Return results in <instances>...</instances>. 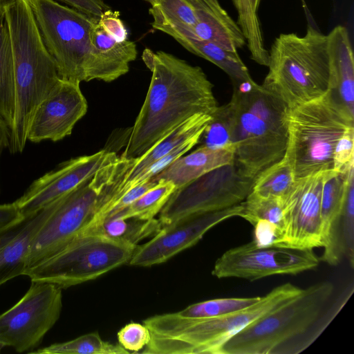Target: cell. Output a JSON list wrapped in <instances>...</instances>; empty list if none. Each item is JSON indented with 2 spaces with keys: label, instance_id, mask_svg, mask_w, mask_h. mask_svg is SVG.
<instances>
[{
  "label": "cell",
  "instance_id": "cell-1",
  "mask_svg": "<svg viewBox=\"0 0 354 354\" xmlns=\"http://www.w3.org/2000/svg\"><path fill=\"white\" fill-rule=\"evenodd\" d=\"M151 72L144 103L121 157L137 158L183 122L196 114L211 115L218 106L213 84L203 69L162 50H143Z\"/></svg>",
  "mask_w": 354,
  "mask_h": 354
},
{
  "label": "cell",
  "instance_id": "cell-2",
  "mask_svg": "<svg viewBox=\"0 0 354 354\" xmlns=\"http://www.w3.org/2000/svg\"><path fill=\"white\" fill-rule=\"evenodd\" d=\"M353 289L332 301L330 281L313 284L230 339L221 354H296L308 348L340 311Z\"/></svg>",
  "mask_w": 354,
  "mask_h": 354
},
{
  "label": "cell",
  "instance_id": "cell-3",
  "mask_svg": "<svg viewBox=\"0 0 354 354\" xmlns=\"http://www.w3.org/2000/svg\"><path fill=\"white\" fill-rule=\"evenodd\" d=\"M3 9L12 52L15 91L8 149L17 153L25 148L36 109L62 79L44 44L28 0H15Z\"/></svg>",
  "mask_w": 354,
  "mask_h": 354
},
{
  "label": "cell",
  "instance_id": "cell-4",
  "mask_svg": "<svg viewBox=\"0 0 354 354\" xmlns=\"http://www.w3.org/2000/svg\"><path fill=\"white\" fill-rule=\"evenodd\" d=\"M302 288L286 283L272 289L256 304L222 316L184 318L175 313L147 318L151 340L142 353L221 354L224 344L248 325L299 295Z\"/></svg>",
  "mask_w": 354,
  "mask_h": 354
},
{
  "label": "cell",
  "instance_id": "cell-5",
  "mask_svg": "<svg viewBox=\"0 0 354 354\" xmlns=\"http://www.w3.org/2000/svg\"><path fill=\"white\" fill-rule=\"evenodd\" d=\"M231 100L236 122L234 163L243 176L254 180L286 155L288 107L257 82L234 87Z\"/></svg>",
  "mask_w": 354,
  "mask_h": 354
},
{
  "label": "cell",
  "instance_id": "cell-6",
  "mask_svg": "<svg viewBox=\"0 0 354 354\" xmlns=\"http://www.w3.org/2000/svg\"><path fill=\"white\" fill-rule=\"evenodd\" d=\"M136 161L137 158L120 156L98 169L75 189L55 200L51 214L32 241L26 269L62 249L102 207L113 199L115 200Z\"/></svg>",
  "mask_w": 354,
  "mask_h": 354
},
{
  "label": "cell",
  "instance_id": "cell-7",
  "mask_svg": "<svg viewBox=\"0 0 354 354\" xmlns=\"http://www.w3.org/2000/svg\"><path fill=\"white\" fill-rule=\"evenodd\" d=\"M269 53L263 87L288 108L318 98L331 89L327 37L311 24L304 36L281 33Z\"/></svg>",
  "mask_w": 354,
  "mask_h": 354
},
{
  "label": "cell",
  "instance_id": "cell-8",
  "mask_svg": "<svg viewBox=\"0 0 354 354\" xmlns=\"http://www.w3.org/2000/svg\"><path fill=\"white\" fill-rule=\"evenodd\" d=\"M287 124L285 157L297 179L333 169L335 145L344 133L354 127V118L329 91L288 108Z\"/></svg>",
  "mask_w": 354,
  "mask_h": 354
},
{
  "label": "cell",
  "instance_id": "cell-9",
  "mask_svg": "<svg viewBox=\"0 0 354 354\" xmlns=\"http://www.w3.org/2000/svg\"><path fill=\"white\" fill-rule=\"evenodd\" d=\"M28 1L60 78L78 84L93 80L91 35L95 18L55 0Z\"/></svg>",
  "mask_w": 354,
  "mask_h": 354
},
{
  "label": "cell",
  "instance_id": "cell-10",
  "mask_svg": "<svg viewBox=\"0 0 354 354\" xmlns=\"http://www.w3.org/2000/svg\"><path fill=\"white\" fill-rule=\"evenodd\" d=\"M137 245L98 233H79L56 253L26 269L24 276L67 288L129 263Z\"/></svg>",
  "mask_w": 354,
  "mask_h": 354
},
{
  "label": "cell",
  "instance_id": "cell-11",
  "mask_svg": "<svg viewBox=\"0 0 354 354\" xmlns=\"http://www.w3.org/2000/svg\"><path fill=\"white\" fill-rule=\"evenodd\" d=\"M254 180L243 176L234 162L214 169L176 188L160 212L162 226L181 218L215 212L242 203Z\"/></svg>",
  "mask_w": 354,
  "mask_h": 354
},
{
  "label": "cell",
  "instance_id": "cell-12",
  "mask_svg": "<svg viewBox=\"0 0 354 354\" xmlns=\"http://www.w3.org/2000/svg\"><path fill=\"white\" fill-rule=\"evenodd\" d=\"M25 295L0 315V350L11 347L31 353L58 321L62 288L47 282L31 281Z\"/></svg>",
  "mask_w": 354,
  "mask_h": 354
},
{
  "label": "cell",
  "instance_id": "cell-13",
  "mask_svg": "<svg viewBox=\"0 0 354 354\" xmlns=\"http://www.w3.org/2000/svg\"><path fill=\"white\" fill-rule=\"evenodd\" d=\"M319 263L313 250L259 246L252 241L224 252L212 273L218 279L255 281L276 274H297L315 268Z\"/></svg>",
  "mask_w": 354,
  "mask_h": 354
},
{
  "label": "cell",
  "instance_id": "cell-14",
  "mask_svg": "<svg viewBox=\"0 0 354 354\" xmlns=\"http://www.w3.org/2000/svg\"><path fill=\"white\" fill-rule=\"evenodd\" d=\"M324 172L295 179L282 199L283 230L275 246L300 250L322 247L321 197Z\"/></svg>",
  "mask_w": 354,
  "mask_h": 354
},
{
  "label": "cell",
  "instance_id": "cell-15",
  "mask_svg": "<svg viewBox=\"0 0 354 354\" xmlns=\"http://www.w3.org/2000/svg\"><path fill=\"white\" fill-rule=\"evenodd\" d=\"M242 203L223 209L181 218L164 225L147 243L137 245L129 262L149 267L164 263L196 244L212 228L230 218L241 217Z\"/></svg>",
  "mask_w": 354,
  "mask_h": 354
},
{
  "label": "cell",
  "instance_id": "cell-16",
  "mask_svg": "<svg viewBox=\"0 0 354 354\" xmlns=\"http://www.w3.org/2000/svg\"><path fill=\"white\" fill-rule=\"evenodd\" d=\"M118 158L115 152L103 149L91 155L71 158L34 180L14 202L21 215L35 213L68 193Z\"/></svg>",
  "mask_w": 354,
  "mask_h": 354
},
{
  "label": "cell",
  "instance_id": "cell-17",
  "mask_svg": "<svg viewBox=\"0 0 354 354\" xmlns=\"http://www.w3.org/2000/svg\"><path fill=\"white\" fill-rule=\"evenodd\" d=\"M80 84L60 80L36 109L29 125L28 140L57 142L71 134L88 109Z\"/></svg>",
  "mask_w": 354,
  "mask_h": 354
},
{
  "label": "cell",
  "instance_id": "cell-18",
  "mask_svg": "<svg viewBox=\"0 0 354 354\" xmlns=\"http://www.w3.org/2000/svg\"><path fill=\"white\" fill-rule=\"evenodd\" d=\"M53 209V201L39 211L0 226V286L24 275L32 241Z\"/></svg>",
  "mask_w": 354,
  "mask_h": 354
},
{
  "label": "cell",
  "instance_id": "cell-19",
  "mask_svg": "<svg viewBox=\"0 0 354 354\" xmlns=\"http://www.w3.org/2000/svg\"><path fill=\"white\" fill-rule=\"evenodd\" d=\"M91 39L93 50V80L110 82L129 71L138 55L136 44L128 39L125 27L108 28L95 18Z\"/></svg>",
  "mask_w": 354,
  "mask_h": 354
},
{
  "label": "cell",
  "instance_id": "cell-20",
  "mask_svg": "<svg viewBox=\"0 0 354 354\" xmlns=\"http://www.w3.org/2000/svg\"><path fill=\"white\" fill-rule=\"evenodd\" d=\"M346 171L333 169L324 172L321 197V223L323 254L319 261L337 266L345 252L342 241L341 219L348 176Z\"/></svg>",
  "mask_w": 354,
  "mask_h": 354
},
{
  "label": "cell",
  "instance_id": "cell-21",
  "mask_svg": "<svg viewBox=\"0 0 354 354\" xmlns=\"http://www.w3.org/2000/svg\"><path fill=\"white\" fill-rule=\"evenodd\" d=\"M196 24L187 30L166 29L171 37L181 35L213 42L223 48L237 52L246 44L243 32L218 0H194Z\"/></svg>",
  "mask_w": 354,
  "mask_h": 354
},
{
  "label": "cell",
  "instance_id": "cell-22",
  "mask_svg": "<svg viewBox=\"0 0 354 354\" xmlns=\"http://www.w3.org/2000/svg\"><path fill=\"white\" fill-rule=\"evenodd\" d=\"M326 37L331 77L330 91L354 118V58L348 32L339 25Z\"/></svg>",
  "mask_w": 354,
  "mask_h": 354
},
{
  "label": "cell",
  "instance_id": "cell-23",
  "mask_svg": "<svg viewBox=\"0 0 354 354\" xmlns=\"http://www.w3.org/2000/svg\"><path fill=\"white\" fill-rule=\"evenodd\" d=\"M232 162L234 151L199 146L190 153L176 159L151 178L156 182L160 180L171 181L178 188L214 169Z\"/></svg>",
  "mask_w": 354,
  "mask_h": 354
},
{
  "label": "cell",
  "instance_id": "cell-24",
  "mask_svg": "<svg viewBox=\"0 0 354 354\" xmlns=\"http://www.w3.org/2000/svg\"><path fill=\"white\" fill-rule=\"evenodd\" d=\"M172 37L188 51L208 60L222 69L232 80L234 87L256 82L252 78L238 52L225 50L208 41L181 35H174Z\"/></svg>",
  "mask_w": 354,
  "mask_h": 354
},
{
  "label": "cell",
  "instance_id": "cell-25",
  "mask_svg": "<svg viewBox=\"0 0 354 354\" xmlns=\"http://www.w3.org/2000/svg\"><path fill=\"white\" fill-rule=\"evenodd\" d=\"M210 120L211 115L209 114H196L176 127L145 153L137 158L136 164L130 169L124 183L131 180L155 161L169 153L185 141L198 134L203 133Z\"/></svg>",
  "mask_w": 354,
  "mask_h": 354
},
{
  "label": "cell",
  "instance_id": "cell-26",
  "mask_svg": "<svg viewBox=\"0 0 354 354\" xmlns=\"http://www.w3.org/2000/svg\"><path fill=\"white\" fill-rule=\"evenodd\" d=\"M15 111L12 52L3 8H0V120L11 129Z\"/></svg>",
  "mask_w": 354,
  "mask_h": 354
},
{
  "label": "cell",
  "instance_id": "cell-27",
  "mask_svg": "<svg viewBox=\"0 0 354 354\" xmlns=\"http://www.w3.org/2000/svg\"><path fill=\"white\" fill-rule=\"evenodd\" d=\"M236 125L235 107L230 100L228 103L218 106L211 114V120L201 136L200 146L230 150L234 153Z\"/></svg>",
  "mask_w": 354,
  "mask_h": 354
},
{
  "label": "cell",
  "instance_id": "cell-28",
  "mask_svg": "<svg viewBox=\"0 0 354 354\" xmlns=\"http://www.w3.org/2000/svg\"><path fill=\"white\" fill-rule=\"evenodd\" d=\"M149 12L153 17V28L161 32L187 30L197 22L194 0H154Z\"/></svg>",
  "mask_w": 354,
  "mask_h": 354
},
{
  "label": "cell",
  "instance_id": "cell-29",
  "mask_svg": "<svg viewBox=\"0 0 354 354\" xmlns=\"http://www.w3.org/2000/svg\"><path fill=\"white\" fill-rule=\"evenodd\" d=\"M176 188L171 181L158 180L155 186L111 218L152 219L160 213Z\"/></svg>",
  "mask_w": 354,
  "mask_h": 354
},
{
  "label": "cell",
  "instance_id": "cell-30",
  "mask_svg": "<svg viewBox=\"0 0 354 354\" xmlns=\"http://www.w3.org/2000/svg\"><path fill=\"white\" fill-rule=\"evenodd\" d=\"M295 180L291 166L284 156L254 179L250 192L262 197L283 199L290 192Z\"/></svg>",
  "mask_w": 354,
  "mask_h": 354
},
{
  "label": "cell",
  "instance_id": "cell-31",
  "mask_svg": "<svg viewBox=\"0 0 354 354\" xmlns=\"http://www.w3.org/2000/svg\"><path fill=\"white\" fill-rule=\"evenodd\" d=\"M31 353L39 354H127L120 344L104 341L97 332L81 335L62 343H55Z\"/></svg>",
  "mask_w": 354,
  "mask_h": 354
},
{
  "label": "cell",
  "instance_id": "cell-32",
  "mask_svg": "<svg viewBox=\"0 0 354 354\" xmlns=\"http://www.w3.org/2000/svg\"><path fill=\"white\" fill-rule=\"evenodd\" d=\"M261 297L213 299L191 304L175 313L181 317L189 319L216 317L246 308L258 302Z\"/></svg>",
  "mask_w": 354,
  "mask_h": 354
},
{
  "label": "cell",
  "instance_id": "cell-33",
  "mask_svg": "<svg viewBox=\"0 0 354 354\" xmlns=\"http://www.w3.org/2000/svg\"><path fill=\"white\" fill-rule=\"evenodd\" d=\"M242 205L241 218L252 225L259 221H268L280 230L281 238L283 230V205L281 198L262 197L250 192L242 202Z\"/></svg>",
  "mask_w": 354,
  "mask_h": 354
},
{
  "label": "cell",
  "instance_id": "cell-34",
  "mask_svg": "<svg viewBox=\"0 0 354 354\" xmlns=\"http://www.w3.org/2000/svg\"><path fill=\"white\" fill-rule=\"evenodd\" d=\"M202 133L198 134L193 138L185 141L176 148H174L169 153H167L162 158H159L153 163H152L147 168L144 169L142 172L138 174L131 180L125 183L122 185L120 191V196L127 192L129 189L134 187L142 182L149 180L152 177L155 176L164 169L169 166L171 163L175 161L176 159L183 156L195 145L199 143Z\"/></svg>",
  "mask_w": 354,
  "mask_h": 354
},
{
  "label": "cell",
  "instance_id": "cell-35",
  "mask_svg": "<svg viewBox=\"0 0 354 354\" xmlns=\"http://www.w3.org/2000/svg\"><path fill=\"white\" fill-rule=\"evenodd\" d=\"M342 241L350 265L354 264V168L349 173L341 219Z\"/></svg>",
  "mask_w": 354,
  "mask_h": 354
},
{
  "label": "cell",
  "instance_id": "cell-36",
  "mask_svg": "<svg viewBox=\"0 0 354 354\" xmlns=\"http://www.w3.org/2000/svg\"><path fill=\"white\" fill-rule=\"evenodd\" d=\"M117 337L119 344L124 349L137 352L149 343L151 333L144 324L131 322L118 331Z\"/></svg>",
  "mask_w": 354,
  "mask_h": 354
},
{
  "label": "cell",
  "instance_id": "cell-37",
  "mask_svg": "<svg viewBox=\"0 0 354 354\" xmlns=\"http://www.w3.org/2000/svg\"><path fill=\"white\" fill-rule=\"evenodd\" d=\"M354 127L347 129L338 140L333 153V170L344 172L354 165Z\"/></svg>",
  "mask_w": 354,
  "mask_h": 354
},
{
  "label": "cell",
  "instance_id": "cell-38",
  "mask_svg": "<svg viewBox=\"0 0 354 354\" xmlns=\"http://www.w3.org/2000/svg\"><path fill=\"white\" fill-rule=\"evenodd\" d=\"M157 183L153 178H150L129 189L110 206L101 223L126 208Z\"/></svg>",
  "mask_w": 354,
  "mask_h": 354
},
{
  "label": "cell",
  "instance_id": "cell-39",
  "mask_svg": "<svg viewBox=\"0 0 354 354\" xmlns=\"http://www.w3.org/2000/svg\"><path fill=\"white\" fill-rule=\"evenodd\" d=\"M15 0H0V8H3L6 5ZM67 6L94 18H100L109 6L104 0H59Z\"/></svg>",
  "mask_w": 354,
  "mask_h": 354
},
{
  "label": "cell",
  "instance_id": "cell-40",
  "mask_svg": "<svg viewBox=\"0 0 354 354\" xmlns=\"http://www.w3.org/2000/svg\"><path fill=\"white\" fill-rule=\"evenodd\" d=\"M254 226L253 240L259 246L275 245L280 240L281 231L274 224L266 221H259Z\"/></svg>",
  "mask_w": 354,
  "mask_h": 354
},
{
  "label": "cell",
  "instance_id": "cell-41",
  "mask_svg": "<svg viewBox=\"0 0 354 354\" xmlns=\"http://www.w3.org/2000/svg\"><path fill=\"white\" fill-rule=\"evenodd\" d=\"M21 216L15 202L0 205V226L18 219Z\"/></svg>",
  "mask_w": 354,
  "mask_h": 354
},
{
  "label": "cell",
  "instance_id": "cell-42",
  "mask_svg": "<svg viewBox=\"0 0 354 354\" xmlns=\"http://www.w3.org/2000/svg\"><path fill=\"white\" fill-rule=\"evenodd\" d=\"M10 137V129L5 122L0 120V156L5 148H8Z\"/></svg>",
  "mask_w": 354,
  "mask_h": 354
},
{
  "label": "cell",
  "instance_id": "cell-43",
  "mask_svg": "<svg viewBox=\"0 0 354 354\" xmlns=\"http://www.w3.org/2000/svg\"><path fill=\"white\" fill-rule=\"evenodd\" d=\"M250 3H251L253 8L254 9V10L257 12L261 0H250Z\"/></svg>",
  "mask_w": 354,
  "mask_h": 354
},
{
  "label": "cell",
  "instance_id": "cell-44",
  "mask_svg": "<svg viewBox=\"0 0 354 354\" xmlns=\"http://www.w3.org/2000/svg\"><path fill=\"white\" fill-rule=\"evenodd\" d=\"M147 3H149L151 6L153 3L154 0H143Z\"/></svg>",
  "mask_w": 354,
  "mask_h": 354
}]
</instances>
